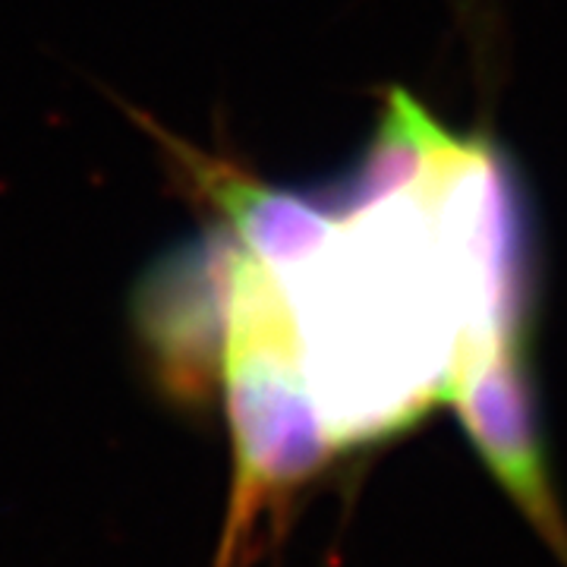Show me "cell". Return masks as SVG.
Masks as SVG:
<instances>
[{
  "label": "cell",
  "instance_id": "1",
  "mask_svg": "<svg viewBox=\"0 0 567 567\" xmlns=\"http://www.w3.org/2000/svg\"><path fill=\"white\" fill-rule=\"evenodd\" d=\"M234 486L212 567H240L256 527L312 480L331 445L284 328L281 297L268 268L237 246L221 350Z\"/></svg>",
  "mask_w": 567,
  "mask_h": 567
},
{
  "label": "cell",
  "instance_id": "2",
  "mask_svg": "<svg viewBox=\"0 0 567 567\" xmlns=\"http://www.w3.org/2000/svg\"><path fill=\"white\" fill-rule=\"evenodd\" d=\"M445 398L511 505L527 517L558 565L567 567V517L548 473L524 338H502L461 353Z\"/></svg>",
  "mask_w": 567,
  "mask_h": 567
}]
</instances>
